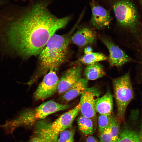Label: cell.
<instances>
[{"mask_svg":"<svg viewBox=\"0 0 142 142\" xmlns=\"http://www.w3.org/2000/svg\"><path fill=\"white\" fill-rule=\"evenodd\" d=\"M48 5L39 1L25 9L2 14L1 50L23 58L39 55L50 37L65 27L71 18L57 17L49 11Z\"/></svg>","mask_w":142,"mask_h":142,"instance_id":"obj_1","label":"cell"},{"mask_svg":"<svg viewBox=\"0 0 142 142\" xmlns=\"http://www.w3.org/2000/svg\"><path fill=\"white\" fill-rule=\"evenodd\" d=\"M113 9L118 26L125 35V43L135 49L139 46L142 34V21L130 0H116Z\"/></svg>","mask_w":142,"mask_h":142,"instance_id":"obj_2","label":"cell"},{"mask_svg":"<svg viewBox=\"0 0 142 142\" xmlns=\"http://www.w3.org/2000/svg\"><path fill=\"white\" fill-rule=\"evenodd\" d=\"M78 22L66 34H54L49 38L39 55L41 73L51 70L55 71L67 60L69 54V44L72 34Z\"/></svg>","mask_w":142,"mask_h":142,"instance_id":"obj_3","label":"cell"},{"mask_svg":"<svg viewBox=\"0 0 142 142\" xmlns=\"http://www.w3.org/2000/svg\"><path fill=\"white\" fill-rule=\"evenodd\" d=\"M113 82L117 106V118L121 122L124 120L127 107L134 96L129 72L114 79Z\"/></svg>","mask_w":142,"mask_h":142,"instance_id":"obj_4","label":"cell"},{"mask_svg":"<svg viewBox=\"0 0 142 142\" xmlns=\"http://www.w3.org/2000/svg\"><path fill=\"white\" fill-rule=\"evenodd\" d=\"M69 107L68 105L50 100L43 103L34 109L26 110L25 112L33 125L38 120L44 119L51 114L65 110Z\"/></svg>","mask_w":142,"mask_h":142,"instance_id":"obj_5","label":"cell"},{"mask_svg":"<svg viewBox=\"0 0 142 142\" xmlns=\"http://www.w3.org/2000/svg\"><path fill=\"white\" fill-rule=\"evenodd\" d=\"M59 79L55 71L50 70L44 77L34 92V98L37 100L46 99L58 91Z\"/></svg>","mask_w":142,"mask_h":142,"instance_id":"obj_6","label":"cell"},{"mask_svg":"<svg viewBox=\"0 0 142 142\" xmlns=\"http://www.w3.org/2000/svg\"><path fill=\"white\" fill-rule=\"evenodd\" d=\"M100 39L109 50L108 61L110 66L119 67L128 63L137 62L136 60L128 55L110 39L104 37H101Z\"/></svg>","mask_w":142,"mask_h":142,"instance_id":"obj_7","label":"cell"},{"mask_svg":"<svg viewBox=\"0 0 142 142\" xmlns=\"http://www.w3.org/2000/svg\"><path fill=\"white\" fill-rule=\"evenodd\" d=\"M100 92L95 87L87 88L81 95L80 111L82 115L91 119L95 117V104Z\"/></svg>","mask_w":142,"mask_h":142,"instance_id":"obj_8","label":"cell"},{"mask_svg":"<svg viewBox=\"0 0 142 142\" xmlns=\"http://www.w3.org/2000/svg\"><path fill=\"white\" fill-rule=\"evenodd\" d=\"M80 101L74 108L63 114L54 122L48 123V128L52 133L58 137L60 132L70 127L80 111Z\"/></svg>","mask_w":142,"mask_h":142,"instance_id":"obj_9","label":"cell"},{"mask_svg":"<svg viewBox=\"0 0 142 142\" xmlns=\"http://www.w3.org/2000/svg\"><path fill=\"white\" fill-rule=\"evenodd\" d=\"M89 4L92 10L90 23L95 28L100 29L109 26L112 20L110 10H106L95 0H91Z\"/></svg>","mask_w":142,"mask_h":142,"instance_id":"obj_10","label":"cell"},{"mask_svg":"<svg viewBox=\"0 0 142 142\" xmlns=\"http://www.w3.org/2000/svg\"><path fill=\"white\" fill-rule=\"evenodd\" d=\"M83 67L77 65L68 69L59 79L57 92L63 94L81 78Z\"/></svg>","mask_w":142,"mask_h":142,"instance_id":"obj_11","label":"cell"},{"mask_svg":"<svg viewBox=\"0 0 142 142\" xmlns=\"http://www.w3.org/2000/svg\"><path fill=\"white\" fill-rule=\"evenodd\" d=\"M95 39V34L92 30L88 27H83L79 29L72 36L70 42L83 47L93 43Z\"/></svg>","mask_w":142,"mask_h":142,"instance_id":"obj_12","label":"cell"},{"mask_svg":"<svg viewBox=\"0 0 142 142\" xmlns=\"http://www.w3.org/2000/svg\"><path fill=\"white\" fill-rule=\"evenodd\" d=\"M37 123L34 135L27 142H57L58 138L50 132L45 121L41 120Z\"/></svg>","mask_w":142,"mask_h":142,"instance_id":"obj_13","label":"cell"},{"mask_svg":"<svg viewBox=\"0 0 142 142\" xmlns=\"http://www.w3.org/2000/svg\"><path fill=\"white\" fill-rule=\"evenodd\" d=\"M88 80L85 78H81L76 83L62 94L60 100L66 103L82 95L88 88Z\"/></svg>","mask_w":142,"mask_h":142,"instance_id":"obj_14","label":"cell"},{"mask_svg":"<svg viewBox=\"0 0 142 142\" xmlns=\"http://www.w3.org/2000/svg\"><path fill=\"white\" fill-rule=\"evenodd\" d=\"M113 107V97L109 90L103 96L98 99L95 104V110L100 115H108L112 114Z\"/></svg>","mask_w":142,"mask_h":142,"instance_id":"obj_15","label":"cell"},{"mask_svg":"<svg viewBox=\"0 0 142 142\" xmlns=\"http://www.w3.org/2000/svg\"><path fill=\"white\" fill-rule=\"evenodd\" d=\"M105 74L103 66L98 62L87 65L84 71L85 78L88 80H96L103 77Z\"/></svg>","mask_w":142,"mask_h":142,"instance_id":"obj_16","label":"cell"},{"mask_svg":"<svg viewBox=\"0 0 142 142\" xmlns=\"http://www.w3.org/2000/svg\"><path fill=\"white\" fill-rule=\"evenodd\" d=\"M108 58L103 53L100 52H93L81 56L74 63L76 65L82 64L87 65L106 60Z\"/></svg>","mask_w":142,"mask_h":142,"instance_id":"obj_17","label":"cell"},{"mask_svg":"<svg viewBox=\"0 0 142 142\" xmlns=\"http://www.w3.org/2000/svg\"><path fill=\"white\" fill-rule=\"evenodd\" d=\"M79 129L85 135H92L94 133L93 122L91 119L82 115L77 120Z\"/></svg>","mask_w":142,"mask_h":142,"instance_id":"obj_18","label":"cell"},{"mask_svg":"<svg viewBox=\"0 0 142 142\" xmlns=\"http://www.w3.org/2000/svg\"><path fill=\"white\" fill-rule=\"evenodd\" d=\"M116 142H139L138 133L129 128H124L120 131Z\"/></svg>","mask_w":142,"mask_h":142,"instance_id":"obj_19","label":"cell"},{"mask_svg":"<svg viewBox=\"0 0 142 142\" xmlns=\"http://www.w3.org/2000/svg\"><path fill=\"white\" fill-rule=\"evenodd\" d=\"M114 117L113 113L110 115H100L99 116L98 128L100 133L109 127Z\"/></svg>","mask_w":142,"mask_h":142,"instance_id":"obj_20","label":"cell"},{"mask_svg":"<svg viewBox=\"0 0 142 142\" xmlns=\"http://www.w3.org/2000/svg\"><path fill=\"white\" fill-rule=\"evenodd\" d=\"M120 123L117 118L115 116L109 127V131L116 142L118 139L120 134Z\"/></svg>","mask_w":142,"mask_h":142,"instance_id":"obj_21","label":"cell"},{"mask_svg":"<svg viewBox=\"0 0 142 142\" xmlns=\"http://www.w3.org/2000/svg\"><path fill=\"white\" fill-rule=\"evenodd\" d=\"M74 131L71 130H65L59 134L57 142H74Z\"/></svg>","mask_w":142,"mask_h":142,"instance_id":"obj_22","label":"cell"},{"mask_svg":"<svg viewBox=\"0 0 142 142\" xmlns=\"http://www.w3.org/2000/svg\"><path fill=\"white\" fill-rule=\"evenodd\" d=\"M100 133L99 137L101 142H116L109 131V127Z\"/></svg>","mask_w":142,"mask_h":142,"instance_id":"obj_23","label":"cell"},{"mask_svg":"<svg viewBox=\"0 0 142 142\" xmlns=\"http://www.w3.org/2000/svg\"><path fill=\"white\" fill-rule=\"evenodd\" d=\"M136 51L137 52V58H138L137 62L142 64V34L139 45Z\"/></svg>","mask_w":142,"mask_h":142,"instance_id":"obj_24","label":"cell"},{"mask_svg":"<svg viewBox=\"0 0 142 142\" xmlns=\"http://www.w3.org/2000/svg\"><path fill=\"white\" fill-rule=\"evenodd\" d=\"M139 142H142V115L140 124V129L138 133Z\"/></svg>","mask_w":142,"mask_h":142,"instance_id":"obj_25","label":"cell"},{"mask_svg":"<svg viewBox=\"0 0 142 142\" xmlns=\"http://www.w3.org/2000/svg\"><path fill=\"white\" fill-rule=\"evenodd\" d=\"M86 142H101V141L93 136H89L87 138Z\"/></svg>","mask_w":142,"mask_h":142,"instance_id":"obj_26","label":"cell"},{"mask_svg":"<svg viewBox=\"0 0 142 142\" xmlns=\"http://www.w3.org/2000/svg\"><path fill=\"white\" fill-rule=\"evenodd\" d=\"M84 53L85 54L91 53L93 52V49L90 46H87L85 48Z\"/></svg>","mask_w":142,"mask_h":142,"instance_id":"obj_27","label":"cell"},{"mask_svg":"<svg viewBox=\"0 0 142 142\" xmlns=\"http://www.w3.org/2000/svg\"><path fill=\"white\" fill-rule=\"evenodd\" d=\"M5 2L4 0H0V6L3 5Z\"/></svg>","mask_w":142,"mask_h":142,"instance_id":"obj_28","label":"cell"}]
</instances>
